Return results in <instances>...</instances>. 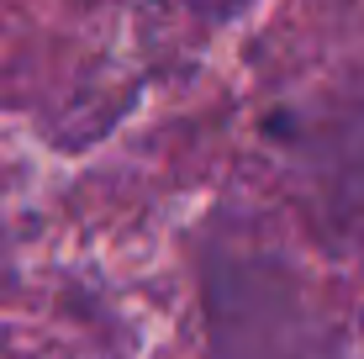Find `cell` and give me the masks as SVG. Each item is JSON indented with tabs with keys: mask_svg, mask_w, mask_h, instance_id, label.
<instances>
[{
	"mask_svg": "<svg viewBox=\"0 0 364 359\" xmlns=\"http://www.w3.org/2000/svg\"><path fill=\"white\" fill-rule=\"evenodd\" d=\"M200 359H317L328 333L301 264L259 232L254 212L211 206L191 238Z\"/></svg>",
	"mask_w": 364,
	"mask_h": 359,
	"instance_id": "6da1fadb",
	"label": "cell"
},
{
	"mask_svg": "<svg viewBox=\"0 0 364 359\" xmlns=\"http://www.w3.org/2000/svg\"><path fill=\"white\" fill-rule=\"evenodd\" d=\"M306 227L333 254L364 259V80L285 95L259 117Z\"/></svg>",
	"mask_w": 364,
	"mask_h": 359,
	"instance_id": "7a4b0ae2",
	"label": "cell"
},
{
	"mask_svg": "<svg viewBox=\"0 0 364 359\" xmlns=\"http://www.w3.org/2000/svg\"><path fill=\"white\" fill-rule=\"evenodd\" d=\"M185 11L200 21V27H211V32H222V27H237L243 16H254L264 0H180Z\"/></svg>",
	"mask_w": 364,
	"mask_h": 359,
	"instance_id": "3957f363",
	"label": "cell"
}]
</instances>
